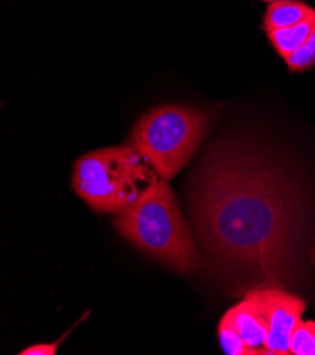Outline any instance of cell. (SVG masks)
Masks as SVG:
<instances>
[{
	"label": "cell",
	"instance_id": "1",
	"mask_svg": "<svg viewBox=\"0 0 315 355\" xmlns=\"http://www.w3.org/2000/svg\"><path fill=\"white\" fill-rule=\"evenodd\" d=\"M199 170L197 230L217 257L255 270L269 285L290 276L304 202L283 170L253 148L222 144Z\"/></svg>",
	"mask_w": 315,
	"mask_h": 355
},
{
	"label": "cell",
	"instance_id": "2",
	"mask_svg": "<svg viewBox=\"0 0 315 355\" xmlns=\"http://www.w3.org/2000/svg\"><path fill=\"white\" fill-rule=\"evenodd\" d=\"M115 228L126 241L179 273H192L199 268L201 257L165 180L159 179L118 212Z\"/></svg>",
	"mask_w": 315,
	"mask_h": 355
},
{
	"label": "cell",
	"instance_id": "3",
	"mask_svg": "<svg viewBox=\"0 0 315 355\" xmlns=\"http://www.w3.org/2000/svg\"><path fill=\"white\" fill-rule=\"evenodd\" d=\"M159 179L150 163L125 145L82 156L74 166L73 186L98 214H118Z\"/></svg>",
	"mask_w": 315,
	"mask_h": 355
},
{
	"label": "cell",
	"instance_id": "4",
	"mask_svg": "<svg viewBox=\"0 0 315 355\" xmlns=\"http://www.w3.org/2000/svg\"><path fill=\"white\" fill-rule=\"evenodd\" d=\"M209 119L211 114L194 106L164 105L136 122L126 145L142 155L161 180L170 182L197 152Z\"/></svg>",
	"mask_w": 315,
	"mask_h": 355
},
{
	"label": "cell",
	"instance_id": "5",
	"mask_svg": "<svg viewBox=\"0 0 315 355\" xmlns=\"http://www.w3.org/2000/svg\"><path fill=\"white\" fill-rule=\"evenodd\" d=\"M260 293L269 320L266 354L289 355L291 336L303 320L305 302L277 288H260Z\"/></svg>",
	"mask_w": 315,
	"mask_h": 355
},
{
	"label": "cell",
	"instance_id": "6",
	"mask_svg": "<svg viewBox=\"0 0 315 355\" xmlns=\"http://www.w3.org/2000/svg\"><path fill=\"white\" fill-rule=\"evenodd\" d=\"M237 330L251 355H264L269 337V320L260 288L249 292L239 304L224 315Z\"/></svg>",
	"mask_w": 315,
	"mask_h": 355
},
{
	"label": "cell",
	"instance_id": "7",
	"mask_svg": "<svg viewBox=\"0 0 315 355\" xmlns=\"http://www.w3.org/2000/svg\"><path fill=\"white\" fill-rule=\"evenodd\" d=\"M314 13V8L296 2V0H276V2H271L267 6L264 15V28L266 31H270L276 28L291 27Z\"/></svg>",
	"mask_w": 315,
	"mask_h": 355
},
{
	"label": "cell",
	"instance_id": "8",
	"mask_svg": "<svg viewBox=\"0 0 315 355\" xmlns=\"http://www.w3.org/2000/svg\"><path fill=\"white\" fill-rule=\"evenodd\" d=\"M315 28V13L303 21L286 27V28H276L267 31V37L273 44L274 50L280 54L282 58H287L291 53H294L298 47H301L305 40L309 37V34Z\"/></svg>",
	"mask_w": 315,
	"mask_h": 355
},
{
	"label": "cell",
	"instance_id": "9",
	"mask_svg": "<svg viewBox=\"0 0 315 355\" xmlns=\"http://www.w3.org/2000/svg\"><path fill=\"white\" fill-rule=\"evenodd\" d=\"M290 352L293 355H315V322H300L296 327L291 341Z\"/></svg>",
	"mask_w": 315,
	"mask_h": 355
},
{
	"label": "cell",
	"instance_id": "10",
	"mask_svg": "<svg viewBox=\"0 0 315 355\" xmlns=\"http://www.w3.org/2000/svg\"><path fill=\"white\" fill-rule=\"evenodd\" d=\"M218 340L224 352L228 355H251V351L244 344L242 336L225 317H222L218 326Z\"/></svg>",
	"mask_w": 315,
	"mask_h": 355
},
{
	"label": "cell",
	"instance_id": "11",
	"mask_svg": "<svg viewBox=\"0 0 315 355\" xmlns=\"http://www.w3.org/2000/svg\"><path fill=\"white\" fill-rule=\"evenodd\" d=\"M285 60L291 71H307L315 64V28L305 43Z\"/></svg>",
	"mask_w": 315,
	"mask_h": 355
},
{
	"label": "cell",
	"instance_id": "12",
	"mask_svg": "<svg viewBox=\"0 0 315 355\" xmlns=\"http://www.w3.org/2000/svg\"><path fill=\"white\" fill-rule=\"evenodd\" d=\"M66 337V334L64 337H61L58 341L55 343H44V344H36L31 345L23 351H20V355H55L58 345L61 344V341Z\"/></svg>",
	"mask_w": 315,
	"mask_h": 355
},
{
	"label": "cell",
	"instance_id": "13",
	"mask_svg": "<svg viewBox=\"0 0 315 355\" xmlns=\"http://www.w3.org/2000/svg\"><path fill=\"white\" fill-rule=\"evenodd\" d=\"M309 257H311V262H312L314 266H315V245H314V248H312L311 252H309Z\"/></svg>",
	"mask_w": 315,
	"mask_h": 355
},
{
	"label": "cell",
	"instance_id": "14",
	"mask_svg": "<svg viewBox=\"0 0 315 355\" xmlns=\"http://www.w3.org/2000/svg\"><path fill=\"white\" fill-rule=\"evenodd\" d=\"M264 2H270L271 3V2H276V0H264Z\"/></svg>",
	"mask_w": 315,
	"mask_h": 355
}]
</instances>
